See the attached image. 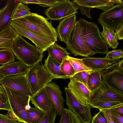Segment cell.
Masks as SVG:
<instances>
[{
  "mask_svg": "<svg viewBox=\"0 0 123 123\" xmlns=\"http://www.w3.org/2000/svg\"><path fill=\"white\" fill-rule=\"evenodd\" d=\"M76 14L67 17L60 21L56 30L58 37L62 42L66 43L67 38L76 22Z\"/></svg>",
  "mask_w": 123,
  "mask_h": 123,
  "instance_id": "d6986e66",
  "label": "cell"
},
{
  "mask_svg": "<svg viewBox=\"0 0 123 123\" xmlns=\"http://www.w3.org/2000/svg\"><path fill=\"white\" fill-rule=\"evenodd\" d=\"M60 67L61 71L69 78L75 74V71L73 67L66 58L63 60L60 65Z\"/></svg>",
  "mask_w": 123,
  "mask_h": 123,
  "instance_id": "836d02e7",
  "label": "cell"
},
{
  "mask_svg": "<svg viewBox=\"0 0 123 123\" xmlns=\"http://www.w3.org/2000/svg\"><path fill=\"white\" fill-rule=\"evenodd\" d=\"M8 99L5 90L2 92H0V100H6Z\"/></svg>",
  "mask_w": 123,
  "mask_h": 123,
  "instance_id": "bcb514c9",
  "label": "cell"
},
{
  "mask_svg": "<svg viewBox=\"0 0 123 123\" xmlns=\"http://www.w3.org/2000/svg\"><path fill=\"white\" fill-rule=\"evenodd\" d=\"M115 31L118 40H123V24L121 25Z\"/></svg>",
  "mask_w": 123,
  "mask_h": 123,
  "instance_id": "ee69618b",
  "label": "cell"
},
{
  "mask_svg": "<svg viewBox=\"0 0 123 123\" xmlns=\"http://www.w3.org/2000/svg\"><path fill=\"white\" fill-rule=\"evenodd\" d=\"M78 21L82 38L90 51V56L97 53L105 54L108 52L109 48L102 38L97 25L82 18Z\"/></svg>",
  "mask_w": 123,
  "mask_h": 123,
  "instance_id": "7a4b0ae2",
  "label": "cell"
},
{
  "mask_svg": "<svg viewBox=\"0 0 123 123\" xmlns=\"http://www.w3.org/2000/svg\"><path fill=\"white\" fill-rule=\"evenodd\" d=\"M60 65V63L48 54L47 58L44 60L43 65L54 79H70L61 71Z\"/></svg>",
  "mask_w": 123,
  "mask_h": 123,
  "instance_id": "603a6c76",
  "label": "cell"
},
{
  "mask_svg": "<svg viewBox=\"0 0 123 123\" xmlns=\"http://www.w3.org/2000/svg\"><path fill=\"white\" fill-rule=\"evenodd\" d=\"M101 99L123 102V94L110 88L102 81L98 87L91 92V103L96 100Z\"/></svg>",
  "mask_w": 123,
  "mask_h": 123,
  "instance_id": "9a60e30c",
  "label": "cell"
},
{
  "mask_svg": "<svg viewBox=\"0 0 123 123\" xmlns=\"http://www.w3.org/2000/svg\"><path fill=\"white\" fill-rule=\"evenodd\" d=\"M66 59L69 61L73 67L75 74L83 71H90L92 70L87 67L83 63L82 59L77 58L68 56Z\"/></svg>",
  "mask_w": 123,
  "mask_h": 123,
  "instance_id": "4dcf8cb0",
  "label": "cell"
},
{
  "mask_svg": "<svg viewBox=\"0 0 123 123\" xmlns=\"http://www.w3.org/2000/svg\"><path fill=\"white\" fill-rule=\"evenodd\" d=\"M19 122L12 112L8 111L6 115L0 113V123H18Z\"/></svg>",
  "mask_w": 123,
  "mask_h": 123,
  "instance_id": "8d00e7d4",
  "label": "cell"
},
{
  "mask_svg": "<svg viewBox=\"0 0 123 123\" xmlns=\"http://www.w3.org/2000/svg\"><path fill=\"white\" fill-rule=\"evenodd\" d=\"M26 112L29 123H38L46 114L44 112L36 107H31Z\"/></svg>",
  "mask_w": 123,
  "mask_h": 123,
  "instance_id": "f546056e",
  "label": "cell"
},
{
  "mask_svg": "<svg viewBox=\"0 0 123 123\" xmlns=\"http://www.w3.org/2000/svg\"><path fill=\"white\" fill-rule=\"evenodd\" d=\"M91 120V123H107L103 113L100 111L94 115Z\"/></svg>",
  "mask_w": 123,
  "mask_h": 123,
  "instance_id": "f35d334b",
  "label": "cell"
},
{
  "mask_svg": "<svg viewBox=\"0 0 123 123\" xmlns=\"http://www.w3.org/2000/svg\"><path fill=\"white\" fill-rule=\"evenodd\" d=\"M29 70L28 66L19 61L0 66V73L6 76L26 74Z\"/></svg>",
  "mask_w": 123,
  "mask_h": 123,
  "instance_id": "ffe728a7",
  "label": "cell"
},
{
  "mask_svg": "<svg viewBox=\"0 0 123 123\" xmlns=\"http://www.w3.org/2000/svg\"><path fill=\"white\" fill-rule=\"evenodd\" d=\"M66 103L68 107L79 118L83 123H90L92 118L89 105L80 103L68 87H65Z\"/></svg>",
  "mask_w": 123,
  "mask_h": 123,
  "instance_id": "7c38bea8",
  "label": "cell"
},
{
  "mask_svg": "<svg viewBox=\"0 0 123 123\" xmlns=\"http://www.w3.org/2000/svg\"><path fill=\"white\" fill-rule=\"evenodd\" d=\"M59 123H83L79 117L70 109L64 108Z\"/></svg>",
  "mask_w": 123,
  "mask_h": 123,
  "instance_id": "83f0119b",
  "label": "cell"
},
{
  "mask_svg": "<svg viewBox=\"0 0 123 123\" xmlns=\"http://www.w3.org/2000/svg\"><path fill=\"white\" fill-rule=\"evenodd\" d=\"M103 30L100 32L101 36L108 48L115 49L118 45L119 43L116 32L114 31L102 26Z\"/></svg>",
  "mask_w": 123,
  "mask_h": 123,
  "instance_id": "cb8c5ba5",
  "label": "cell"
},
{
  "mask_svg": "<svg viewBox=\"0 0 123 123\" xmlns=\"http://www.w3.org/2000/svg\"><path fill=\"white\" fill-rule=\"evenodd\" d=\"M10 25L20 36L27 37L31 41L38 49L42 53L55 43L44 36L12 21Z\"/></svg>",
  "mask_w": 123,
  "mask_h": 123,
  "instance_id": "30bf717a",
  "label": "cell"
},
{
  "mask_svg": "<svg viewBox=\"0 0 123 123\" xmlns=\"http://www.w3.org/2000/svg\"><path fill=\"white\" fill-rule=\"evenodd\" d=\"M80 10L81 13L84 15L85 14L88 18L92 19L90 12L92 8L82 6L78 5H75Z\"/></svg>",
  "mask_w": 123,
  "mask_h": 123,
  "instance_id": "b9f144b4",
  "label": "cell"
},
{
  "mask_svg": "<svg viewBox=\"0 0 123 123\" xmlns=\"http://www.w3.org/2000/svg\"><path fill=\"white\" fill-rule=\"evenodd\" d=\"M20 36L10 25L0 32V49L12 50L14 43Z\"/></svg>",
  "mask_w": 123,
  "mask_h": 123,
  "instance_id": "44dd1931",
  "label": "cell"
},
{
  "mask_svg": "<svg viewBox=\"0 0 123 123\" xmlns=\"http://www.w3.org/2000/svg\"><path fill=\"white\" fill-rule=\"evenodd\" d=\"M75 5L100 9L105 12L114 6L115 4H123L122 0H73Z\"/></svg>",
  "mask_w": 123,
  "mask_h": 123,
  "instance_id": "ac0fdd59",
  "label": "cell"
},
{
  "mask_svg": "<svg viewBox=\"0 0 123 123\" xmlns=\"http://www.w3.org/2000/svg\"><path fill=\"white\" fill-rule=\"evenodd\" d=\"M31 103L36 107L46 114L54 107L52 99L46 86L32 97H30Z\"/></svg>",
  "mask_w": 123,
  "mask_h": 123,
  "instance_id": "5bb4252c",
  "label": "cell"
},
{
  "mask_svg": "<svg viewBox=\"0 0 123 123\" xmlns=\"http://www.w3.org/2000/svg\"><path fill=\"white\" fill-rule=\"evenodd\" d=\"M105 57L106 58L118 60L120 58L123 59V52L120 49H114L108 52L106 54Z\"/></svg>",
  "mask_w": 123,
  "mask_h": 123,
  "instance_id": "74e56055",
  "label": "cell"
},
{
  "mask_svg": "<svg viewBox=\"0 0 123 123\" xmlns=\"http://www.w3.org/2000/svg\"><path fill=\"white\" fill-rule=\"evenodd\" d=\"M92 71H83L78 72L75 74L70 79L82 83L87 87V81L88 75Z\"/></svg>",
  "mask_w": 123,
  "mask_h": 123,
  "instance_id": "e575fe53",
  "label": "cell"
},
{
  "mask_svg": "<svg viewBox=\"0 0 123 123\" xmlns=\"http://www.w3.org/2000/svg\"><path fill=\"white\" fill-rule=\"evenodd\" d=\"M90 107L98 109H111L115 107L123 105V102L107 99H97L90 104Z\"/></svg>",
  "mask_w": 123,
  "mask_h": 123,
  "instance_id": "484cf974",
  "label": "cell"
},
{
  "mask_svg": "<svg viewBox=\"0 0 123 123\" xmlns=\"http://www.w3.org/2000/svg\"><path fill=\"white\" fill-rule=\"evenodd\" d=\"M3 86L15 117L19 122L29 123L25 107L30 101V96L16 92Z\"/></svg>",
  "mask_w": 123,
  "mask_h": 123,
  "instance_id": "8992f818",
  "label": "cell"
},
{
  "mask_svg": "<svg viewBox=\"0 0 123 123\" xmlns=\"http://www.w3.org/2000/svg\"><path fill=\"white\" fill-rule=\"evenodd\" d=\"M26 74L6 76L0 81V84L16 92L32 97Z\"/></svg>",
  "mask_w": 123,
  "mask_h": 123,
  "instance_id": "8fae6325",
  "label": "cell"
},
{
  "mask_svg": "<svg viewBox=\"0 0 123 123\" xmlns=\"http://www.w3.org/2000/svg\"><path fill=\"white\" fill-rule=\"evenodd\" d=\"M31 13L30 9L27 5L19 2L16 4L13 10L12 21L29 15Z\"/></svg>",
  "mask_w": 123,
  "mask_h": 123,
  "instance_id": "f1b7e54d",
  "label": "cell"
},
{
  "mask_svg": "<svg viewBox=\"0 0 123 123\" xmlns=\"http://www.w3.org/2000/svg\"><path fill=\"white\" fill-rule=\"evenodd\" d=\"M102 81L114 91L123 94V60H119L101 72Z\"/></svg>",
  "mask_w": 123,
  "mask_h": 123,
  "instance_id": "277c9868",
  "label": "cell"
},
{
  "mask_svg": "<svg viewBox=\"0 0 123 123\" xmlns=\"http://www.w3.org/2000/svg\"><path fill=\"white\" fill-rule=\"evenodd\" d=\"M66 49L75 56L87 57L90 56V50L83 40L79 21H76L69 34L65 43Z\"/></svg>",
  "mask_w": 123,
  "mask_h": 123,
  "instance_id": "52a82bcc",
  "label": "cell"
},
{
  "mask_svg": "<svg viewBox=\"0 0 123 123\" xmlns=\"http://www.w3.org/2000/svg\"><path fill=\"white\" fill-rule=\"evenodd\" d=\"M58 115L55 107L48 112L38 123H55L56 118Z\"/></svg>",
  "mask_w": 123,
  "mask_h": 123,
  "instance_id": "d590c367",
  "label": "cell"
},
{
  "mask_svg": "<svg viewBox=\"0 0 123 123\" xmlns=\"http://www.w3.org/2000/svg\"><path fill=\"white\" fill-rule=\"evenodd\" d=\"M112 120L115 123H123V117L111 109Z\"/></svg>",
  "mask_w": 123,
  "mask_h": 123,
  "instance_id": "60d3db41",
  "label": "cell"
},
{
  "mask_svg": "<svg viewBox=\"0 0 123 123\" xmlns=\"http://www.w3.org/2000/svg\"><path fill=\"white\" fill-rule=\"evenodd\" d=\"M15 1L8 0L5 6L0 10V32L10 25L12 12L16 4Z\"/></svg>",
  "mask_w": 123,
  "mask_h": 123,
  "instance_id": "7402d4cb",
  "label": "cell"
},
{
  "mask_svg": "<svg viewBox=\"0 0 123 123\" xmlns=\"http://www.w3.org/2000/svg\"><path fill=\"white\" fill-rule=\"evenodd\" d=\"M6 76V75L1 74L0 73V81L4 78Z\"/></svg>",
  "mask_w": 123,
  "mask_h": 123,
  "instance_id": "c3c4849f",
  "label": "cell"
},
{
  "mask_svg": "<svg viewBox=\"0 0 123 123\" xmlns=\"http://www.w3.org/2000/svg\"><path fill=\"white\" fill-rule=\"evenodd\" d=\"M101 72L92 71L88 75L87 86L91 92L97 89L100 86L102 81Z\"/></svg>",
  "mask_w": 123,
  "mask_h": 123,
  "instance_id": "4316f807",
  "label": "cell"
},
{
  "mask_svg": "<svg viewBox=\"0 0 123 123\" xmlns=\"http://www.w3.org/2000/svg\"><path fill=\"white\" fill-rule=\"evenodd\" d=\"M29 68L26 76L33 95L54 79L44 66L40 63Z\"/></svg>",
  "mask_w": 123,
  "mask_h": 123,
  "instance_id": "5b68a950",
  "label": "cell"
},
{
  "mask_svg": "<svg viewBox=\"0 0 123 123\" xmlns=\"http://www.w3.org/2000/svg\"><path fill=\"white\" fill-rule=\"evenodd\" d=\"M61 0H19L18 1L24 4H38L40 6L46 7L51 6L59 2Z\"/></svg>",
  "mask_w": 123,
  "mask_h": 123,
  "instance_id": "d6a6232c",
  "label": "cell"
},
{
  "mask_svg": "<svg viewBox=\"0 0 123 123\" xmlns=\"http://www.w3.org/2000/svg\"><path fill=\"white\" fill-rule=\"evenodd\" d=\"M99 110L103 113L107 123H115L112 119L111 109H100Z\"/></svg>",
  "mask_w": 123,
  "mask_h": 123,
  "instance_id": "ab89813d",
  "label": "cell"
},
{
  "mask_svg": "<svg viewBox=\"0 0 123 123\" xmlns=\"http://www.w3.org/2000/svg\"><path fill=\"white\" fill-rule=\"evenodd\" d=\"M15 56L12 50L8 49H0V64L4 65L14 62Z\"/></svg>",
  "mask_w": 123,
  "mask_h": 123,
  "instance_id": "1f68e13d",
  "label": "cell"
},
{
  "mask_svg": "<svg viewBox=\"0 0 123 123\" xmlns=\"http://www.w3.org/2000/svg\"><path fill=\"white\" fill-rule=\"evenodd\" d=\"M70 80L68 85V89L81 104L90 105L91 103V92L82 83Z\"/></svg>",
  "mask_w": 123,
  "mask_h": 123,
  "instance_id": "4fadbf2b",
  "label": "cell"
},
{
  "mask_svg": "<svg viewBox=\"0 0 123 123\" xmlns=\"http://www.w3.org/2000/svg\"><path fill=\"white\" fill-rule=\"evenodd\" d=\"M48 20L36 13L31 12L12 21L55 43L57 40V33L51 21L49 22Z\"/></svg>",
  "mask_w": 123,
  "mask_h": 123,
  "instance_id": "6da1fadb",
  "label": "cell"
},
{
  "mask_svg": "<svg viewBox=\"0 0 123 123\" xmlns=\"http://www.w3.org/2000/svg\"><path fill=\"white\" fill-rule=\"evenodd\" d=\"M0 110H6L13 113L8 99L6 100H0Z\"/></svg>",
  "mask_w": 123,
  "mask_h": 123,
  "instance_id": "7bdbcfd3",
  "label": "cell"
},
{
  "mask_svg": "<svg viewBox=\"0 0 123 123\" xmlns=\"http://www.w3.org/2000/svg\"><path fill=\"white\" fill-rule=\"evenodd\" d=\"M111 109L118 113L123 115V105L115 107Z\"/></svg>",
  "mask_w": 123,
  "mask_h": 123,
  "instance_id": "f6af8a7d",
  "label": "cell"
},
{
  "mask_svg": "<svg viewBox=\"0 0 123 123\" xmlns=\"http://www.w3.org/2000/svg\"><path fill=\"white\" fill-rule=\"evenodd\" d=\"M46 88L52 99L58 115L61 116L64 108V103L65 100L59 86L55 82H52L48 83Z\"/></svg>",
  "mask_w": 123,
  "mask_h": 123,
  "instance_id": "2e32d148",
  "label": "cell"
},
{
  "mask_svg": "<svg viewBox=\"0 0 123 123\" xmlns=\"http://www.w3.org/2000/svg\"><path fill=\"white\" fill-rule=\"evenodd\" d=\"M98 23L116 31L123 24V4H117L100 14Z\"/></svg>",
  "mask_w": 123,
  "mask_h": 123,
  "instance_id": "ba28073f",
  "label": "cell"
},
{
  "mask_svg": "<svg viewBox=\"0 0 123 123\" xmlns=\"http://www.w3.org/2000/svg\"><path fill=\"white\" fill-rule=\"evenodd\" d=\"M47 50L48 54L60 64L63 60L70 54L65 48L55 43Z\"/></svg>",
  "mask_w": 123,
  "mask_h": 123,
  "instance_id": "d4e9b609",
  "label": "cell"
},
{
  "mask_svg": "<svg viewBox=\"0 0 123 123\" xmlns=\"http://www.w3.org/2000/svg\"><path fill=\"white\" fill-rule=\"evenodd\" d=\"M5 90V88L3 86L0 85V92H2Z\"/></svg>",
  "mask_w": 123,
  "mask_h": 123,
  "instance_id": "7dc6e473",
  "label": "cell"
},
{
  "mask_svg": "<svg viewBox=\"0 0 123 123\" xmlns=\"http://www.w3.org/2000/svg\"><path fill=\"white\" fill-rule=\"evenodd\" d=\"M16 58L29 67L41 62L43 53L20 36L14 41L12 50Z\"/></svg>",
  "mask_w": 123,
  "mask_h": 123,
  "instance_id": "3957f363",
  "label": "cell"
},
{
  "mask_svg": "<svg viewBox=\"0 0 123 123\" xmlns=\"http://www.w3.org/2000/svg\"><path fill=\"white\" fill-rule=\"evenodd\" d=\"M18 123H24L23 122H19Z\"/></svg>",
  "mask_w": 123,
  "mask_h": 123,
  "instance_id": "681fc988",
  "label": "cell"
},
{
  "mask_svg": "<svg viewBox=\"0 0 123 123\" xmlns=\"http://www.w3.org/2000/svg\"><path fill=\"white\" fill-rule=\"evenodd\" d=\"M83 62L92 71L101 72L118 60L112 58H95L89 56L82 58Z\"/></svg>",
  "mask_w": 123,
  "mask_h": 123,
  "instance_id": "e0dca14e",
  "label": "cell"
},
{
  "mask_svg": "<svg viewBox=\"0 0 123 123\" xmlns=\"http://www.w3.org/2000/svg\"><path fill=\"white\" fill-rule=\"evenodd\" d=\"M79 9L73 1L61 0L44 11L47 18L51 20H59L78 13Z\"/></svg>",
  "mask_w": 123,
  "mask_h": 123,
  "instance_id": "9c48e42d",
  "label": "cell"
}]
</instances>
